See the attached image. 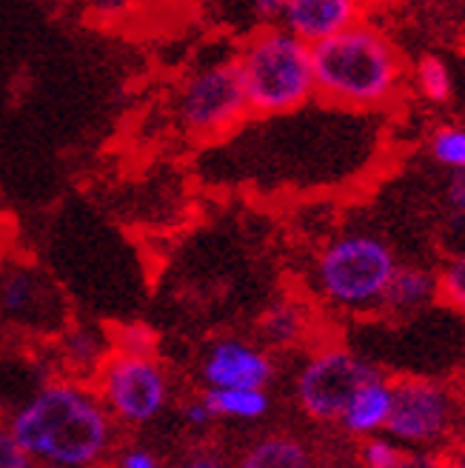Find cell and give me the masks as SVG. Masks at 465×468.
<instances>
[{
    "label": "cell",
    "instance_id": "obj_1",
    "mask_svg": "<svg viewBox=\"0 0 465 468\" xmlns=\"http://www.w3.org/2000/svg\"><path fill=\"white\" fill-rule=\"evenodd\" d=\"M312 60L317 98L348 112H380L397 103L406 83L400 49L380 27L365 20L314 43Z\"/></svg>",
    "mask_w": 465,
    "mask_h": 468
},
{
    "label": "cell",
    "instance_id": "obj_2",
    "mask_svg": "<svg viewBox=\"0 0 465 468\" xmlns=\"http://www.w3.org/2000/svg\"><path fill=\"white\" fill-rule=\"evenodd\" d=\"M12 434L32 457L80 468L95 463L109 446V417L83 388L55 383L15 414Z\"/></svg>",
    "mask_w": 465,
    "mask_h": 468
},
{
    "label": "cell",
    "instance_id": "obj_3",
    "mask_svg": "<svg viewBox=\"0 0 465 468\" xmlns=\"http://www.w3.org/2000/svg\"><path fill=\"white\" fill-rule=\"evenodd\" d=\"M251 114H291L317 98L312 46L280 23L260 27L235 55Z\"/></svg>",
    "mask_w": 465,
    "mask_h": 468
},
{
    "label": "cell",
    "instance_id": "obj_4",
    "mask_svg": "<svg viewBox=\"0 0 465 468\" xmlns=\"http://www.w3.org/2000/svg\"><path fill=\"white\" fill-rule=\"evenodd\" d=\"M400 261L394 249L368 231H343L325 243L312 269L314 292L340 312L383 309V297Z\"/></svg>",
    "mask_w": 465,
    "mask_h": 468
},
{
    "label": "cell",
    "instance_id": "obj_5",
    "mask_svg": "<svg viewBox=\"0 0 465 468\" xmlns=\"http://www.w3.org/2000/svg\"><path fill=\"white\" fill-rule=\"evenodd\" d=\"M251 114L238 60H215L183 80L174 98V117L185 134L217 140L235 132Z\"/></svg>",
    "mask_w": 465,
    "mask_h": 468
},
{
    "label": "cell",
    "instance_id": "obj_6",
    "mask_svg": "<svg viewBox=\"0 0 465 468\" xmlns=\"http://www.w3.org/2000/svg\"><path fill=\"white\" fill-rule=\"evenodd\" d=\"M377 366L340 346L320 348L297 374V400L314 420H340L352 394L375 378Z\"/></svg>",
    "mask_w": 465,
    "mask_h": 468
},
{
    "label": "cell",
    "instance_id": "obj_7",
    "mask_svg": "<svg viewBox=\"0 0 465 468\" xmlns=\"http://www.w3.org/2000/svg\"><path fill=\"white\" fill-rule=\"evenodd\" d=\"M100 386L109 409L126 423H149L166 406L169 383L152 355L118 351L100 366Z\"/></svg>",
    "mask_w": 465,
    "mask_h": 468
},
{
    "label": "cell",
    "instance_id": "obj_8",
    "mask_svg": "<svg viewBox=\"0 0 465 468\" xmlns=\"http://www.w3.org/2000/svg\"><path fill=\"white\" fill-rule=\"evenodd\" d=\"M457 403L446 386L434 380H403L394 383V406L388 417V434L411 446H428L454 423Z\"/></svg>",
    "mask_w": 465,
    "mask_h": 468
},
{
    "label": "cell",
    "instance_id": "obj_9",
    "mask_svg": "<svg viewBox=\"0 0 465 468\" xmlns=\"http://www.w3.org/2000/svg\"><path fill=\"white\" fill-rule=\"evenodd\" d=\"M274 366L263 348L246 340H217L203 360V380L208 388H266Z\"/></svg>",
    "mask_w": 465,
    "mask_h": 468
},
{
    "label": "cell",
    "instance_id": "obj_10",
    "mask_svg": "<svg viewBox=\"0 0 465 468\" xmlns=\"http://www.w3.org/2000/svg\"><path fill=\"white\" fill-rule=\"evenodd\" d=\"M365 4L368 0H286L280 27L314 46L360 23Z\"/></svg>",
    "mask_w": 465,
    "mask_h": 468
},
{
    "label": "cell",
    "instance_id": "obj_11",
    "mask_svg": "<svg viewBox=\"0 0 465 468\" xmlns=\"http://www.w3.org/2000/svg\"><path fill=\"white\" fill-rule=\"evenodd\" d=\"M391 406H394V386L383 374H375V378H368L352 394V400L345 403L340 414V423L352 434H377L380 429L388 426Z\"/></svg>",
    "mask_w": 465,
    "mask_h": 468
},
{
    "label": "cell",
    "instance_id": "obj_12",
    "mask_svg": "<svg viewBox=\"0 0 465 468\" xmlns=\"http://www.w3.org/2000/svg\"><path fill=\"white\" fill-rule=\"evenodd\" d=\"M439 300V274L426 266H397L383 297V309L391 314H414Z\"/></svg>",
    "mask_w": 465,
    "mask_h": 468
},
{
    "label": "cell",
    "instance_id": "obj_13",
    "mask_svg": "<svg viewBox=\"0 0 465 468\" xmlns=\"http://www.w3.org/2000/svg\"><path fill=\"white\" fill-rule=\"evenodd\" d=\"M46 283L29 266H9L0 271V312L12 320H32L43 309Z\"/></svg>",
    "mask_w": 465,
    "mask_h": 468
},
{
    "label": "cell",
    "instance_id": "obj_14",
    "mask_svg": "<svg viewBox=\"0 0 465 468\" xmlns=\"http://www.w3.org/2000/svg\"><path fill=\"white\" fill-rule=\"evenodd\" d=\"M312 329V317L306 303L300 300H277L260 317V335L274 348H291L303 343Z\"/></svg>",
    "mask_w": 465,
    "mask_h": 468
},
{
    "label": "cell",
    "instance_id": "obj_15",
    "mask_svg": "<svg viewBox=\"0 0 465 468\" xmlns=\"http://www.w3.org/2000/svg\"><path fill=\"white\" fill-rule=\"evenodd\" d=\"M411 83L414 91L431 106H446L454 101V75L443 58L426 55L414 63L411 69Z\"/></svg>",
    "mask_w": 465,
    "mask_h": 468
},
{
    "label": "cell",
    "instance_id": "obj_16",
    "mask_svg": "<svg viewBox=\"0 0 465 468\" xmlns=\"http://www.w3.org/2000/svg\"><path fill=\"white\" fill-rule=\"evenodd\" d=\"M206 403L217 417L258 420L269 411V394L263 388H208Z\"/></svg>",
    "mask_w": 465,
    "mask_h": 468
},
{
    "label": "cell",
    "instance_id": "obj_17",
    "mask_svg": "<svg viewBox=\"0 0 465 468\" xmlns=\"http://www.w3.org/2000/svg\"><path fill=\"white\" fill-rule=\"evenodd\" d=\"M243 468H312L306 449L297 440L271 437L258 442L243 460Z\"/></svg>",
    "mask_w": 465,
    "mask_h": 468
},
{
    "label": "cell",
    "instance_id": "obj_18",
    "mask_svg": "<svg viewBox=\"0 0 465 468\" xmlns=\"http://www.w3.org/2000/svg\"><path fill=\"white\" fill-rule=\"evenodd\" d=\"M428 154L446 172L465 169V126L460 123L437 126L428 137Z\"/></svg>",
    "mask_w": 465,
    "mask_h": 468
},
{
    "label": "cell",
    "instance_id": "obj_19",
    "mask_svg": "<svg viewBox=\"0 0 465 468\" xmlns=\"http://www.w3.org/2000/svg\"><path fill=\"white\" fill-rule=\"evenodd\" d=\"M63 355L66 360L86 368V371H95L98 366H103V355H106V343L95 329H86V325H78V329H69L63 335Z\"/></svg>",
    "mask_w": 465,
    "mask_h": 468
},
{
    "label": "cell",
    "instance_id": "obj_20",
    "mask_svg": "<svg viewBox=\"0 0 465 468\" xmlns=\"http://www.w3.org/2000/svg\"><path fill=\"white\" fill-rule=\"evenodd\" d=\"M437 274H439V300H446L454 312L465 314V246L457 249Z\"/></svg>",
    "mask_w": 465,
    "mask_h": 468
},
{
    "label": "cell",
    "instance_id": "obj_21",
    "mask_svg": "<svg viewBox=\"0 0 465 468\" xmlns=\"http://www.w3.org/2000/svg\"><path fill=\"white\" fill-rule=\"evenodd\" d=\"M406 457H408V452L400 449V442L383 440V437L368 440L365 449H363L365 468H400L406 463Z\"/></svg>",
    "mask_w": 465,
    "mask_h": 468
},
{
    "label": "cell",
    "instance_id": "obj_22",
    "mask_svg": "<svg viewBox=\"0 0 465 468\" xmlns=\"http://www.w3.org/2000/svg\"><path fill=\"white\" fill-rule=\"evenodd\" d=\"M0 468H32V454L17 442L12 431L0 429Z\"/></svg>",
    "mask_w": 465,
    "mask_h": 468
},
{
    "label": "cell",
    "instance_id": "obj_23",
    "mask_svg": "<svg viewBox=\"0 0 465 468\" xmlns=\"http://www.w3.org/2000/svg\"><path fill=\"white\" fill-rule=\"evenodd\" d=\"M446 208L454 223L465 226V169L460 172H449V183H446Z\"/></svg>",
    "mask_w": 465,
    "mask_h": 468
},
{
    "label": "cell",
    "instance_id": "obj_24",
    "mask_svg": "<svg viewBox=\"0 0 465 468\" xmlns=\"http://www.w3.org/2000/svg\"><path fill=\"white\" fill-rule=\"evenodd\" d=\"M83 6L95 20H118L134 6V0H83Z\"/></svg>",
    "mask_w": 465,
    "mask_h": 468
},
{
    "label": "cell",
    "instance_id": "obj_25",
    "mask_svg": "<svg viewBox=\"0 0 465 468\" xmlns=\"http://www.w3.org/2000/svg\"><path fill=\"white\" fill-rule=\"evenodd\" d=\"M283 6H286V0H251V4H248L254 20L263 23V27H274V23H280Z\"/></svg>",
    "mask_w": 465,
    "mask_h": 468
},
{
    "label": "cell",
    "instance_id": "obj_26",
    "mask_svg": "<svg viewBox=\"0 0 465 468\" xmlns=\"http://www.w3.org/2000/svg\"><path fill=\"white\" fill-rule=\"evenodd\" d=\"M152 348H154L152 332L137 329V325L129 332H123V337H121V351H132V355H152Z\"/></svg>",
    "mask_w": 465,
    "mask_h": 468
},
{
    "label": "cell",
    "instance_id": "obj_27",
    "mask_svg": "<svg viewBox=\"0 0 465 468\" xmlns=\"http://www.w3.org/2000/svg\"><path fill=\"white\" fill-rule=\"evenodd\" d=\"M215 417L217 414L212 411V406L206 403V397H203V400H197V403L185 406V420H189V426H208Z\"/></svg>",
    "mask_w": 465,
    "mask_h": 468
},
{
    "label": "cell",
    "instance_id": "obj_28",
    "mask_svg": "<svg viewBox=\"0 0 465 468\" xmlns=\"http://www.w3.org/2000/svg\"><path fill=\"white\" fill-rule=\"evenodd\" d=\"M123 468H157V465L146 452H132V454H126Z\"/></svg>",
    "mask_w": 465,
    "mask_h": 468
},
{
    "label": "cell",
    "instance_id": "obj_29",
    "mask_svg": "<svg viewBox=\"0 0 465 468\" xmlns=\"http://www.w3.org/2000/svg\"><path fill=\"white\" fill-rule=\"evenodd\" d=\"M400 468H437L428 457H420V454H408L406 463Z\"/></svg>",
    "mask_w": 465,
    "mask_h": 468
},
{
    "label": "cell",
    "instance_id": "obj_30",
    "mask_svg": "<svg viewBox=\"0 0 465 468\" xmlns=\"http://www.w3.org/2000/svg\"><path fill=\"white\" fill-rule=\"evenodd\" d=\"M185 468H223V465H220V463H215V460H197V463L185 465Z\"/></svg>",
    "mask_w": 465,
    "mask_h": 468
},
{
    "label": "cell",
    "instance_id": "obj_31",
    "mask_svg": "<svg viewBox=\"0 0 465 468\" xmlns=\"http://www.w3.org/2000/svg\"><path fill=\"white\" fill-rule=\"evenodd\" d=\"M437 4H465V0H437Z\"/></svg>",
    "mask_w": 465,
    "mask_h": 468
},
{
    "label": "cell",
    "instance_id": "obj_32",
    "mask_svg": "<svg viewBox=\"0 0 465 468\" xmlns=\"http://www.w3.org/2000/svg\"><path fill=\"white\" fill-rule=\"evenodd\" d=\"M443 468H462L460 463H451V465H443Z\"/></svg>",
    "mask_w": 465,
    "mask_h": 468
},
{
    "label": "cell",
    "instance_id": "obj_33",
    "mask_svg": "<svg viewBox=\"0 0 465 468\" xmlns=\"http://www.w3.org/2000/svg\"><path fill=\"white\" fill-rule=\"evenodd\" d=\"M460 465L465 468V452H462V457H460Z\"/></svg>",
    "mask_w": 465,
    "mask_h": 468
},
{
    "label": "cell",
    "instance_id": "obj_34",
    "mask_svg": "<svg viewBox=\"0 0 465 468\" xmlns=\"http://www.w3.org/2000/svg\"><path fill=\"white\" fill-rule=\"evenodd\" d=\"M43 468H66V465H43Z\"/></svg>",
    "mask_w": 465,
    "mask_h": 468
}]
</instances>
